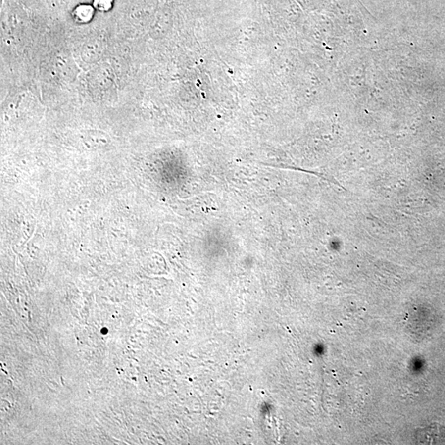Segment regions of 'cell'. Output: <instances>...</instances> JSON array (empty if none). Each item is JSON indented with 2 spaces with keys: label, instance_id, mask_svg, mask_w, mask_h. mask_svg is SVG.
<instances>
[{
  "label": "cell",
  "instance_id": "obj_1",
  "mask_svg": "<svg viewBox=\"0 0 445 445\" xmlns=\"http://www.w3.org/2000/svg\"><path fill=\"white\" fill-rule=\"evenodd\" d=\"M94 8L87 4H81L74 9L73 12V17L77 22L85 23L92 19L94 16Z\"/></svg>",
  "mask_w": 445,
  "mask_h": 445
},
{
  "label": "cell",
  "instance_id": "obj_2",
  "mask_svg": "<svg viewBox=\"0 0 445 445\" xmlns=\"http://www.w3.org/2000/svg\"><path fill=\"white\" fill-rule=\"evenodd\" d=\"M113 0H94V7L100 12H107L111 9Z\"/></svg>",
  "mask_w": 445,
  "mask_h": 445
}]
</instances>
